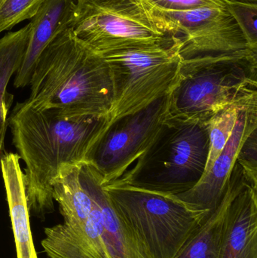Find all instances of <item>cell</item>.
<instances>
[{
  "mask_svg": "<svg viewBox=\"0 0 257 258\" xmlns=\"http://www.w3.org/2000/svg\"><path fill=\"white\" fill-rule=\"evenodd\" d=\"M110 124L109 116L66 119L24 101L8 118L12 142L25 163L30 216L44 219L54 211L53 179L63 164L88 162L92 149Z\"/></svg>",
  "mask_w": 257,
  "mask_h": 258,
  "instance_id": "6da1fadb",
  "label": "cell"
},
{
  "mask_svg": "<svg viewBox=\"0 0 257 258\" xmlns=\"http://www.w3.org/2000/svg\"><path fill=\"white\" fill-rule=\"evenodd\" d=\"M30 86L25 102L58 117L109 116L113 104L109 63L81 42L71 28L59 33L44 50Z\"/></svg>",
  "mask_w": 257,
  "mask_h": 258,
  "instance_id": "7a4b0ae2",
  "label": "cell"
},
{
  "mask_svg": "<svg viewBox=\"0 0 257 258\" xmlns=\"http://www.w3.org/2000/svg\"><path fill=\"white\" fill-rule=\"evenodd\" d=\"M209 149L207 123L170 115L134 165L107 184L175 196L184 194L202 179Z\"/></svg>",
  "mask_w": 257,
  "mask_h": 258,
  "instance_id": "3957f363",
  "label": "cell"
},
{
  "mask_svg": "<svg viewBox=\"0 0 257 258\" xmlns=\"http://www.w3.org/2000/svg\"><path fill=\"white\" fill-rule=\"evenodd\" d=\"M257 102V51L182 60L181 79L170 93V115L206 123L233 104Z\"/></svg>",
  "mask_w": 257,
  "mask_h": 258,
  "instance_id": "277c9868",
  "label": "cell"
},
{
  "mask_svg": "<svg viewBox=\"0 0 257 258\" xmlns=\"http://www.w3.org/2000/svg\"><path fill=\"white\" fill-rule=\"evenodd\" d=\"M149 258H175L209 215L177 196L127 185L103 186Z\"/></svg>",
  "mask_w": 257,
  "mask_h": 258,
  "instance_id": "5b68a950",
  "label": "cell"
},
{
  "mask_svg": "<svg viewBox=\"0 0 257 258\" xmlns=\"http://www.w3.org/2000/svg\"><path fill=\"white\" fill-rule=\"evenodd\" d=\"M71 30L81 42L102 56L168 43L176 38L161 12L144 0H78Z\"/></svg>",
  "mask_w": 257,
  "mask_h": 258,
  "instance_id": "8992f818",
  "label": "cell"
},
{
  "mask_svg": "<svg viewBox=\"0 0 257 258\" xmlns=\"http://www.w3.org/2000/svg\"><path fill=\"white\" fill-rule=\"evenodd\" d=\"M181 40L135 47L103 56L113 82L110 122L146 108L173 92L181 79Z\"/></svg>",
  "mask_w": 257,
  "mask_h": 258,
  "instance_id": "52a82bcc",
  "label": "cell"
},
{
  "mask_svg": "<svg viewBox=\"0 0 257 258\" xmlns=\"http://www.w3.org/2000/svg\"><path fill=\"white\" fill-rule=\"evenodd\" d=\"M170 116V93L137 113L110 122L87 162L102 176L103 186L131 168Z\"/></svg>",
  "mask_w": 257,
  "mask_h": 258,
  "instance_id": "ba28073f",
  "label": "cell"
},
{
  "mask_svg": "<svg viewBox=\"0 0 257 258\" xmlns=\"http://www.w3.org/2000/svg\"><path fill=\"white\" fill-rule=\"evenodd\" d=\"M219 258H257V170L237 159Z\"/></svg>",
  "mask_w": 257,
  "mask_h": 258,
  "instance_id": "9c48e42d",
  "label": "cell"
},
{
  "mask_svg": "<svg viewBox=\"0 0 257 258\" xmlns=\"http://www.w3.org/2000/svg\"><path fill=\"white\" fill-rule=\"evenodd\" d=\"M257 128V102L240 111L236 125L223 150L199 183L190 190L177 195L184 203L211 213L218 206L238 153L253 130Z\"/></svg>",
  "mask_w": 257,
  "mask_h": 258,
  "instance_id": "30bf717a",
  "label": "cell"
},
{
  "mask_svg": "<svg viewBox=\"0 0 257 258\" xmlns=\"http://www.w3.org/2000/svg\"><path fill=\"white\" fill-rule=\"evenodd\" d=\"M79 180L98 205L101 236L108 258H149L141 244L115 209L102 186V176L90 162L80 164Z\"/></svg>",
  "mask_w": 257,
  "mask_h": 258,
  "instance_id": "8fae6325",
  "label": "cell"
},
{
  "mask_svg": "<svg viewBox=\"0 0 257 258\" xmlns=\"http://www.w3.org/2000/svg\"><path fill=\"white\" fill-rule=\"evenodd\" d=\"M178 38L181 40L180 54L183 60L254 50L224 7L220 8Z\"/></svg>",
  "mask_w": 257,
  "mask_h": 258,
  "instance_id": "7c38bea8",
  "label": "cell"
},
{
  "mask_svg": "<svg viewBox=\"0 0 257 258\" xmlns=\"http://www.w3.org/2000/svg\"><path fill=\"white\" fill-rule=\"evenodd\" d=\"M78 4V0H46L32 18L28 44L14 80L16 89L30 86L38 59L59 33L71 28Z\"/></svg>",
  "mask_w": 257,
  "mask_h": 258,
  "instance_id": "4fadbf2b",
  "label": "cell"
},
{
  "mask_svg": "<svg viewBox=\"0 0 257 258\" xmlns=\"http://www.w3.org/2000/svg\"><path fill=\"white\" fill-rule=\"evenodd\" d=\"M41 245L49 258H108L101 236L99 209L80 224H57L45 227Z\"/></svg>",
  "mask_w": 257,
  "mask_h": 258,
  "instance_id": "5bb4252c",
  "label": "cell"
},
{
  "mask_svg": "<svg viewBox=\"0 0 257 258\" xmlns=\"http://www.w3.org/2000/svg\"><path fill=\"white\" fill-rule=\"evenodd\" d=\"M18 153H5L0 168L6 189L17 258H39L30 227L25 175Z\"/></svg>",
  "mask_w": 257,
  "mask_h": 258,
  "instance_id": "9a60e30c",
  "label": "cell"
},
{
  "mask_svg": "<svg viewBox=\"0 0 257 258\" xmlns=\"http://www.w3.org/2000/svg\"><path fill=\"white\" fill-rule=\"evenodd\" d=\"M80 164H63L51 182L53 199L58 203L65 224H84L96 209L80 182Z\"/></svg>",
  "mask_w": 257,
  "mask_h": 258,
  "instance_id": "2e32d148",
  "label": "cell"
},
{
  "mask_svg": "<svg viewBox=\"0 0 257 258\" xmlns=\"http://www.w3.org/2000/svg\"><path fill=\"white\" fill-rule=\"evenodd\" d=\"M233 189V177L230 173L218 206L209 213L203 223L192 233L175 258L220 257L225 216Z\"/></svg>",
  "mask_w": 257,
  "mask_h": 258,
  "instance_id": "e0dca14e",
  "label": "cell"
},
{
  "mask_svg": "<svg viewBox=\"0 0 257 258\" xmlns=\"http://www.w3.org/2000/svg\"><path fill=\"white\" fill-rule=\"evenodd\" d=\"M30 24L0 39V130L8 125V114L13 96L7 92L8 85L19 68L28 44Z\"/></svg>",
  "mask_w": 257,
  "mask_h": 258,
  "instance_id": "ac0fdd59",
  "label": "cell"
},
{
  "mask_svg": "<svg viewBox=\"0 0 257 258\" xmlns=\"http://www.w3.org/2000/svg\"><path fill=\"white\" fill-rule=\"evenodd\" d=\"M249 105L233 104L229 106L216 113L206 122L209 132L210 149L204 174L209 171L230 138L236 125L240 111Z\"/></svg>",
  "mask_w": 257,
  "mask_h": 258,
  "instance_id": "d6986e66",
  "label": "cell"
},
{
  "mask_svg": "<svg viewBox=\"0 0 257 258\" xmlns=\"http://www.w3.org/2000/svg\"><path fill=\"white\" fill-rule=\"evenodd\" d=\"M245 36L250 46L257 50V0H222Z\"/></svg>",
  "mask_w": 257,
  "mask_h": 258,
  "instance_id": "ffe728a7",
  "label": "cell"
},
{
  "mask_svg": "<svg viewBox=\"0 0 257 258\" xmlns=\"http://www.w3.org/2000/svg\"><path fill=\"white\" fill-rule=\"evenodd\" d=\"M46 0H0V33L32 19Z\"/></svg>",
  "mask_w": 257,
  "mask_h": 258,
  "instance_id": "44dd1931",
  "label": "cell"
},
{
  "mask_svg": "<svg viewBox=\"0 0 257 258\" xmlns=\"http://www.w3.org/2000/svg\"><path fill=\"white\" fill-rule=\"evenodd\" d=\"M161 12H183L205 6L224 7L222 0H144Z\"/></svg>",
  "mask_w": 257,
  "mask_h": 258,
  "instance_id": "7402d4cb",
  "label": "cell"
},
{
  "mask_svg": "<svg viewBox=\"0 0 257 258\" xmlns=\"http://www.w3.org/2000/svg\"><path fill=\"white\" fill-rule=\"evenodd\" d=\"M7 126L3 127L0 130V159L3 158L5 155V137H6V131H7Z\"/></svg>",
  "mask_w": 257,
  "mask_h": 258,
  "instance_id": "603a6c76",
  "label": "cell"
}]
</instances>
